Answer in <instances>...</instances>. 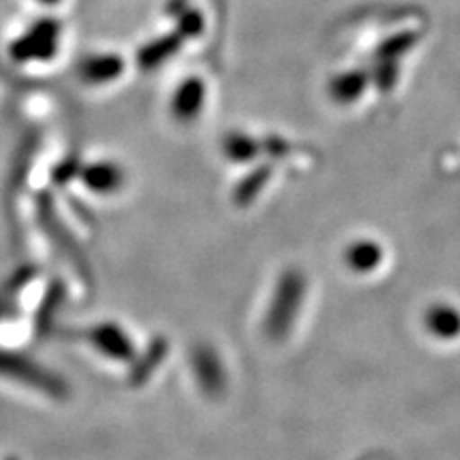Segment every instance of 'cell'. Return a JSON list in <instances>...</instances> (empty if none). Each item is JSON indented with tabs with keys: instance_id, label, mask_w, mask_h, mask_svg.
Returning a JSON list of instances; mask_svg holds the SVG:
<instances>
[{
	"instance_id": "1",
	"label": "cell",
	"mask_w": 460,
	"mask_h": 460,
	"mask_svg": "<svg viewBox=\"0 0 460 460\" xmlns=\"http://www.w3.org/2000/svg\"><path fill=\"white\" fill-rule=\"evenodd\" d=\"M426 326L434 336L441 340H453L460 334V314L447 305L431 309L426 316Z\"/></svg>"
}]
</instances>
